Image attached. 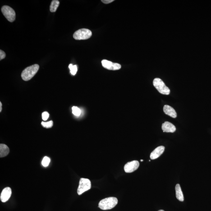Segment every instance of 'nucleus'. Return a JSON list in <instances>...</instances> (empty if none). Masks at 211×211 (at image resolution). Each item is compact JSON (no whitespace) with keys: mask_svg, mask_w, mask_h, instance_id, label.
Segmentation results:
<instances>
[{"mask_svg":"<svg viewBox=\"0 0 211 211\" xmlns=\"http://www.w3.org/2000/svg\"><path fill=\"white\" fill-rule=\"evenodd\" d=\"M118 199L115 197H109L102 199L98 203V207L103 210H108L114 208L118 203Z\"/></svg>","mask_w":211,"mask_h":211,"instance_id":"nucleus-1","label":"nucleus"},{"mask_svg":"<svg viewBox=\"0 0 211 211\" xmlns=\"http://www.w3.org/2000/svg\"><path fill=\"white\" fill-rule=\"evenodd\" d=\"M102 2L104 4H109L114 1V0H102Z\"/></svg>","mask_w":211,"mask_h":211,"instance_id":"nucleus-22","label":"nucleus"},{"mask_svg":"<svg viewBox=\"0 0 211 211\" xmlns=\"http://www.w3.org/2000/svg\"><path fill=\"white\" fill-rule=\"evenodd\" d=\"M72 113L76 116H79L81 113V111L80 108L76 107H73L72 108Z\"/></svg>","mask_w":211,"mask_h":211,"instance_id":"nucleus-17","label":"nucleus"},{"mask_svg":"<svg viewBox=\"0 0 211 211\" xmlns=\"http://www.w3.org/2000/svg\"><path fill=\"white\" fill-rule=\"evenodd\" d=\"M175 190H176V197L177 199L180 201H183L184 199L183 195L181 188L179 184L176 185Z\"/></svg>","mask_w":211,"mask_h":211,"instance_id":"nucleus-14","label":"nucleus"},{"mask_svg":"<svg viewBox=\"0 0 211 211\" xmlns=\"http://www.w3.org/2000/svg\"><path fill=\"white\" fill-rule=\"evenodd\" d=\"M165 150V147L163 146H160L156 148L153 152L151 153L150 158L151 159L154 160L159 157L163 154Z\"/></svg>","mask_w":211,"mask_h":211,"instance_id":"nucleus-10","label":"nucleus"},{"mask_svg":"<svg viewBox=\"0 0 211 211\" xmlns=\"http://www.w3.org/2000/svg\"><path fill=\"white\" fill-rule=\"evenodd\" d=\"M158 211H165L162 210H160Z\"/></svg>","mask_w":211,"mask_h":211,"instance_id":"nucleus-24","label":"nucleus"},{"mask_svg":"<svg viewBox=\"0 0 211 211\" xmlns=\"http://www.w3.org/2000/svg\"><path fill=\"white\" fill-rule=\"evenodd\" d=\"M140 161H141V162H142V161H143L144 160H141Z\"/></svg>","mask_w":211,"mask_h":211,"instance_id":"nucleus-25","label":"nucleus"},{"mask_svg":"<svg viewBox=\"0 0 211 211\" xmlns=\"http://www.w3.org/2000/svg\"><path fill=\"white\" fill-rule=\"evenodd\" d=\"M6 57V53L3 51L0 50V60L3 59Z\"/></svg>","mask_w":211,"mask_h":211,"instance_id":"nucleus-21","label":"nucleus"},{"mask_svg":"<svg viewBox=\"0 0 211 211\" xmlns=\"http://www.w3.org/2000/svg\"><path fill=\"white\" fill-rule=\"evenodd\" d=\"M163 111L166 114L175 118L177 117V113L174 109L171 106L166 105L163 107Z\"/></svg>","mask_w":211,"mask_h":211,"instance_id":"nucleus-12","label":"nucleus"},{"mask_svg":"<svg viewBox=\"0 0 211 211\" xmlns=\"http://www.w3.org/2000/svg\"><path fill=\"white\" fill-rule=\"evenodd\" d=\"M8 147L4 144H0V157L3 158L6 157L9 153Z\"/></svg>","mask_w":211,"mask_h":211,"instance_id":"nucleus-13","label":"nucleus"},{"mask_svg":"<svg viewBox=\"0 0 211 211\" xmlns=\"http://www.w3.org/2000/svg\"><path fill=\"white\" fill-rule=\"evenodd\" d=\"M11 188L9 187L4 188L1 193L0 197L1 201L3 203L7 201L11 196Z\"/></svg>","mask_w":211,"mask_h":211,"instance_id":"nucleus-9","label":"nucleus"},{"mask_svg":"<svg viewBox=\"0 0 211 211\" xmlns=\"http://www.w3.org/2000/svg\"><path fill=\"white\" fill-rule=\"evenodd\" d=\"M1 11L6 19L10 22H13L16 18V13L13 9L8 6H4Z\"/></svg>","mask_w":211,"mask_h":211,"instance_id":"nucleus-5","label":"nucleus"},{"mask_svg":"<svg viewBox=\"0 0 211 211\" xmlns=\"http://www.w3.org/2000/svg\"><path fill=\"white\" fill-rule=\"evenodd\" d=\"M42 125L43 127L46 128H51L53 126V122L51 121L49 122H42Z\"/></svg>","mask_w":211,"mask_h":211,"instance_id":"nucleus-19","label":"nucleus"},{"mask_svg":"<svg viewBox=\"0 0 211 211\" xmlns=\"http://www.w3.org/2000/svg\"><path fill=\"white\" fill-rule=\"evenodd\" d=\"M92 35L90 30L86 29H79L75 32L73 34V37L76 40H84L89 39Z\"/></svg>","mask_w":211,"mask_h":211,"instance_id":"nucleus-4","label":"nucleus"},{"mask_svg":"<svg viewBox=\"0 0 211 211\" xmlns=\"http://www.w3.org/2000/svg\"><path fill=\"white\" fill-rule=\"evenodd\" d=\"M2 103H1V102H0V112H1V111H2Z\"/></svg>","mask_w":211,"mask_h":211,"instance_id":"nucleus-23","label":"nucleus"},{"mask_svg":"<svg viewBox=\"0 0 211 211\" xmlns=\"http://www.w3.org/2000/svg\"><path fill=\"white\" fill-rule=\"evenodd\" d=\"M162 129L163 132L174 133L176 130V127L173 124L167 121L162 124Z\"/></svg>","mask_w":211,"mask_h":211,"instance_id":"nucleus-11","label":"nucleus"},{"mask_svg":"<svg viewBox=\"0 0 211 211\" xmlns=\"http://www.w3.org/2000/svg\"><path fill=\"white\" fill-rule=\"evenodd\" d=\"M91 187V183L88 179L81 178L79 182V187L78 189V194L81 195L85 192L89 190Z\"/></svg>","mask_w":211,"mask_h":211,"instance_id":"nucleus-6","label":"nucleus"},{"mask_svg":"<svg viewBox=\"0 0 211 211\" xmlns=\"http://www.w3.org/2000/svg\"><path fill=\"white\" fill-rule=\"evenodd\" d=\"M39 69V66L38 64H34L27 67L22 73L21 77L23 80L25 81L30 80L37 74Z\"/></svg>","mask_w":211,"mask_h":211,"instance_id":"nucleus-2","label":"nucleus"},{"mask_svg":"<svg viewBox=\"0 0 211 211\" xmlns=\"http://www.w3.org/2000/svg\"><path fill=\"white\" fill-rule=\"evenodd\" d=\"M139 163L138 161L134 160L128 162L125 165L124 169L126 173H131L139 168Z\"/></svg>","mask_w":211,"mask_h":211,"instance_id":"nucleus-8","label":"nucleus"},{"mask_svg":"<svg viewBox=\"0 0 211 211\" xmlns=\"http://www.w3.org/2000/svg\"><path fill=\"white\" fill-rule=\"evenodd\" d=\"M60 2L57 0H54L52 1L50 6V10L51 12H56L57 7L59 6Z\"/></svg>","mask_w":211,"mask_h":211,"instance_id":"nucleus-15","label":"nucleus"},{"mask_svg":"<svg viewBox=\"0 0 211 211\" xmlns=\"http://www.w3.org/2000/svg\"><path fill=\"white\" fill-rule=\"evenodd\" d=\"M69 67L70 69V72L72 75H75L78 71L77 66L76 65L73 66L72 64H70Z\"/></svg>","mask_w":211,"mask_h":211,"instance_id":"nucleus-16","label":"nucleus"},{"mask_svg":"<svg viewBox=\"0 0 211 211\" xmlns=\"http://www.w3.org/2000/svg\"><path fill=\"white\" fill-rule=\"evenodd\" d=\"M102 66L104 68L109 70H119L121 66L119 64L113 63L110 61L104 60L101 61Z\"/></svg>","mask_w":211,"mask_h":211,"instance_id":"nucleus-7","label":"nucleus"},{"mask_svg":"<svg viewBox=\"0 0 211 211\" xmlns=\"http://www.w3.org/2000/svg\"><path fill=\"white\" fill-rule=\"evenodd\" d=\"M49 114L47 112H45L42 113V119L44 121H46L49 117Z\"/></svg>","mask_w":211,"mask_h":211,"instance_id":"nucleus-20","label":"nucleus"},{"mask_svg":"<svg viewBox=\"0 0 211 211\" xmlns=\"http://www.w3.org/2000/svg\"><path fill=\"white\" fill-rule=\"evenodd\" d=\"M153 85L160 94L168 95L170 94V90L166 85L163 81L159 78L154 79L153 81Z\"/></svg>","mask_w":211,"mask_h":211,"instance_id":"nucleus-3","label":"nucleus"},{"mask_svg":"<svg viewBox=\"0 0 211 211\" xmlns=\"http://www.w3.org/2000/svg\"><path fill=\"white\" fill-rule=\"evenodd\" d=\"M50 162V159L47 157H45L43 158L42 161V165L43 167H47L49 165Z\"/></svg>","mask_w":211,"mask_h":211,"instance_id":"nucleus-18","label":"nucleus"}]
</instances>
